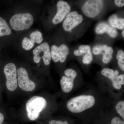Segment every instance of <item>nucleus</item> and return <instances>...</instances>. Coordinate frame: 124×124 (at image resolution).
I'll return each mask as SVG.
<instances>
[{"mask_svg":"<svg viewBox=\"0 0 124 124\" xmlns=\"http://www.w3.org/2000/svg\"><path fill=\"white\" fill-rule=\"evenodd\" d=\"M95 103V98L92 95H80L69 100L67 107L72 113H80L92 107Z\"/></svg>","mask_w":124,"mask_h":124,"instance_id":"1","label":"nucleus"},{"mask_svg":"<svg viewBox=\"0 0 124 124\" xmlns=\"http://www.w3.org/2000/svg\"><path fill=\"white\" fill-rule=\"evenodd\" d=\"M45 99L40 96H33L27 102L26 107L27 116L31 121L37 120L40 113L46 107Z\"/></svg>","mask_w":124,"mask_h":124,"instance_id":"2","label":"nucleus"},{"mask_svg":"<svg viewBox=\"0 0 124 124\" xmlns=\"http://www.w3.org/2000/svg\"><path fill=\"white\" fill-rule=\"evenodd\" d=\"M34 19L29 13L16 14L12 16L9 23L16 31H23L29 29L33 24Z\"/></svg>","mask_w":124,"mask_h":124,"instance_id":"3","label":"nucleus"},{"mask_svg":"<svg viewBox=\"0 0 124 124\" xmlns=\"http://www.w3.org/2000/svg\"><path fill=\"white\" fill-rule=\"evenodd\" d=\"M4 73L6 77V86L9 91H13L18 86L17 72L15 64L9 63L4 68Z\"/></svg>","mask_w":124,"mask_h":124,"instance_id":"4","label":"nucleus"},{"mask_svg":"<svg viewBox=\"0 0 124 124\" xmlns=\"http://www.w3.org/2000/svg\"><path fill=\"white\" fill-rule=\"evenodd\" d=\"M103 1L101 0H89L85 2L82 11L85 16L94 18L98 15L103 7Z\"/></svg>","mask_w":124,"mask_h":124,"instance_id":"5","label":"nucleus"},{"mask_svg":"<svg viewBox=\"0 0 124 124\" xmlns=\"http://www.w3.org/2000/svg\"><path fill=\"white\" fill-rule=\"evenodd\" d=\"M18 85L21 89L27 92L33 91L36 88L35 82L29 79L26 70L21 67L17 72Z\"/></svg>","mask_w":124,"mask_h":124,"instance_id":"6","label":"nucleus"},{"mask_svg":"<svg viewBox=\"0 0 124 124\" xmlns=\"http://www.w3.org/2000/svg\"><path fill=\"white\" fill-rule=\"evenodd\" d=\"M33 61L36 63L40 62L39 59V55L43 54L42 58L46 65H48L50 63L51 59V51L49 46L47 42H44L38 46L33 50Z\"/></svg>","mask_w":124,"mask_h":124,"instance_id":"7","label":"nucleus"},{"mask_svg":"<svg viewBox=\"0 0 124 124\" xmlns=\"http://www.w3.org/2000/svg\"><path fill=\"white\" fill-rule=\"evenodd\" d=\"M83 17L76 11L69 13L63 23V29L67 31H70L82 23Z\"/></svg>","mask_w":124,"mask_h":124,"instance_id":"8","label":"nucleus"},{"mask_svg":"<svg viewBox=\"0 0 124 124\" xmlns=\"http://www.w3.org/2000/svg\"><path fill=\"white\" fill-rule=\"evenodd\" d=\"M65 75L62 77L60 84L62 90L65 93H69L73 88V82L76 77L77 73L75 70L68 69L64 72Z\"/></svg>","mask_w":124,"mask_h":124,"instance_id":"9","label":"nucleus"},{"mask_svg":"<svg viewBox=\"0 0 124 124\" xmlns=\"http://www.w3.org/2000/svg\"><path fill=\"white\" fill-rule=\"evenodd\" d=\"M51 59L54 62H57L60 61L61 62H64L69 54V48L65 44L61 45L59 47L53 45L51 46Z\"/></svg>","mask_w":124,"mask_h":124,"instance_id":"10","label":"nucleus"},{"mask_svg":"<svg viewBox=\"0 0 124 124\" xmlns=\"http://www.w3.org/2000/svg\"><path fill=\"white\" fill-rule=\"evenodd\" d=\"M57 12L54 17L52 23L57 24L60 23L70 13L71 7L66 1L59 0L57 4Z\"/></svg>","mask_w":124,"mask_h":124,"instance_id":"11","label":"nucleus"},{"mask_svg":"<svg viewBox=\"0 0 124 124\" xmlns=\"http://www.w3.org/2000/svg\"><path fill=\"white\" fill-rule=\"evenodd\" d=\"M95 32L98 35L107 33L112 38H116L118 35V32L115 28L105 22L99 23L95 28Z\"/></svg>","mask_w":124,"mask_h":124,"instance_id":"12","label":"nucleus"},{"mask_svg":"<svg viewBox=\"0 0 124 124\" xmlns=\"http://www.w3.org/2000/svg\"><path fill=\"white\" fill-rule=\"evenodd\" d=\"M11 33V29L7 22L0 17V37L9 35Z\"/></svg>","mask_w":124,"mask_h":124,"instance_id":"13","label":"nucleus"},{"mask_svg":"<svg viewBox=\"0 0 124 124\" xmlns=\"http://www.w3.org/2000/svg\"><path fill=\"white\" fill-rule=\"evenodd\" d=\"M113 49L111 46H108L103 54L102 61L104 63H108L111 60Z\"/></svg>","mask_w":124,"mask_h":124,"instance_id":"14","label":"nucleus"},{"mask_svg":"<svg viewBox=\"0 0 124 124\" xmlns=\"http://www.w3.org/2000/svg\"><path fill=\"white\" fill-rule=\"evenodd\" d=\"M30 37L31 39L34 43L40 44L43 40L42 33L39 31H37L32 32Z\"/></svg>","mask_w":124,"mask_h":124,"instance_id":"15","label":"nucleus"},{"mask_svg":"<svg viewBox=\"0 0 124 124\" xmlns=\"http://www.w3.org/2000/svg\"><path fill=\"white\" fill-rule=\"evenodd\" d=\"M34 44L35 43L31 39L25 37L23 39L22 46L23 48L25 50H29L33 48Z\"/></svg>","mask_w":124,"mask_h":124,"instance_id":"16","label":"nucleus"},{"mask_svg":"<svg viewBox=\"0 0 124 124\" xmlns=\"http://www.w3.org/2000/svg\"><path fill=\"white\" fill-rule=\"evenodd\" d=\"M108 46L106 45H98L95 46L93 47L92 49L93 53V54L96 55L102 54Z\"/></svg>","mask_w":124,"mask_h":124,"instance_id":"17","label":"nucleus"},{"mask_svg":"<svg viewBox=\"0 0 124 124\" xmlns=\"http://www.w3.org/2000/svg\"><path fill=\"white\" fill-rule=\"evenodd\" d=\"M116 109L118 114L124 121V101H120L118 102L116 106Z\"/></svg>","mask_w":124,"mask_h":124,"instance_id":"18","label":"nucleus"},{"mask_svg":"<svg viewBox=\"0 0 124 124\" xmlns=\"http://www.w3.org/2000/svg\"><path fill=\"white\" fill-rule=\"evenodd\" d=\"M101 74L102 75L108 78L111 80L115 76L114 71L112 69L108 68H105L103 69L101 71Z\"/></svg>","mask_w":124,"mask_h":124,"instance_id":"19","label":"nucleus"},{"mask_svg":"<svg viewBox=\"0 0 124 124\" xmlns=\"http://www.w3.org/2000/svg\"><path fill=\"white\" fill-rule=\"evenodd\" d=\"M115 76L113 79L111 80L113 87L116 89L120 90L122 88V85L120 84L117 80V76L119 75V71L117 70L114 71Z\"/></svg>","mask_w":124,"mask_h":124,"instance_id":"20","label":"nucleus"},{"mask_svg":"<svg viewBox=\"0 0 124 124\" xmlns=\"http://www.w3.org/2000/svg\"><path fill=\"white\" fill-rule=\"evenodd\" d=\"M93 60V56L90 51L85 54L82 59V62L84 64H89L91 63Z\"/></svg>","mask_w":124,"mask_h":124,"instance_id":"21","label":"nucleus"},{"mask_svg":"<svg viewBox=\"0 0 124 124\" xmlns=\"http://www.w3.org/2000/svg\"><path fill=\"white\" fill-rule=\"evenodd\" d=\"M118 18L117 15H113L109 18L108 19V23L110 26L113 28H116V21Z\"/></svg>","mask_w":124,"mask_h":124,"instance_id":"22","label":"nucleus"},{"mask_svg":"<svg viewBox=\"0 0 124 124\" xmlns=\"http://www.w3.org/2000/svg\"><path fill=\"white\" fill-rule=\"evenodd\" d=\"M78 49L83 55V54H85L89 52H90L91 48L90 46L88 45H83L80 46H79Z\"/></svg>","mask_w":124,"mask_h":124,"instance_id":"23","label":"nucleus"},{"mask_svg":"<svg viewBox=\"0 0 124 124\" xmlns=\"http://www.w3.org/2000/svg\"><path fill=\"white\" fill-rule=\"evenodd\" d=\"M116 28L119 30H123L124 28V19L118 18L116 21Z\"/></svg>","mask_w":124,"mask_h":124,"instance_id":"24","label":"nucleus"},{"mask_svg":"<svg viewBox=\"0 0 124 124\" xmlns=\"http://www.w3.org/2000/svg\"><path fill=\"white\" fill-rule=\"evenodd\" d=\"M48 124H71L67 120L62 121V120H51L49 121Z\"/></svg>","mask_w":124,"mask_h":124,"instance_id":"25","label":"nucleus"},{"mask_svg":"<svg viewBox=\"0 0 124 124\" xmlns=\"http://www.w3.org/2000/svg\"><path fill=\"white\" fill-rule=\"evenodd\" d=\"M116 58L117 60H124V52L122 50H119L117 51L116 55Z\"/></svg>","mask_w":124,"mask_h":124,"instance_id":"26","label":"nucleus"},{"mask_svg":"<svg viewBox=\"0 0 124 124\" xmlns=\"http://www.w3.org/2000/svg\"><path fill=\"white\" fill-rule=\"evenodd\" d=\"M117 80L118 82L121 85L124 84V74H121L118 75L117 77Z\"/></svg>","mask_w":124,"mask_h":124,"instance_id":"27","label":"nucleus"},{"mask_svg":"<svg viewBox=\"0 0 124 124\" xmlns=\"http://www.w3.org/2000/svg\"><path fill=\"white\" fill-rule=\"evenodd\" d=\"M115 4L118 7H123L124 6V0H115L114 1Z\"/></svg>","mask_w":124,"mask_h":124,"instance_id":"28","label":"nucleus"},{"mask_svg":"<svg viewBox=\"0 0 124 124\" xmlns=\"http://www.w3.org/2000/svg\"><path fill=\"white\" fill-rule=\"evenodd\" d=\"M117 64L119 67L122 71H124V60H119L117 62Z\"/></svg>","mask_w":124,"mask_h":124,"instance_id":"29","label":"nucleus"},{"mask_svg":"<svg viewBox=\"0 0 124 124\" xmlns=\"http://www.w3.org/2000/svg\"><path fill=\"white\" fill-rule=\"evenodd\" d=\"M73 54L74 55L77 56H79L82 55V54L81 53L80 51H79V49L73 51Z\"/></svg>","mask_w":124,"mask_h":124,"instance_id":"30","label":"nucleus"},{"mask_svg":"<svg viewBox=\"0 0 124 124\" xmlns=\"http://www.w3.org/2000/svg\"><path fill=\"white\" fill-rule=\"evenodd\" d=\"M4 120V116L2 113L0 112V124H3Z\"/></svg>","mask_w":124,"mask_h":124,"instance_id":"31","label":"nucleus"},{"mask_svg":"<svg viewBox=\"0 0 124 124\" xmlns=\"http://www.w3.org/2000/svg\"><path fill=\"white\" fill-rule=\"evenodd\" d=\"M122 36L123 37H124V30H123V31H122Z\"/></svg>","mask_w":124,"mask_h":124,"instance_id":"32","label":"nucleus"}]
</instances>
